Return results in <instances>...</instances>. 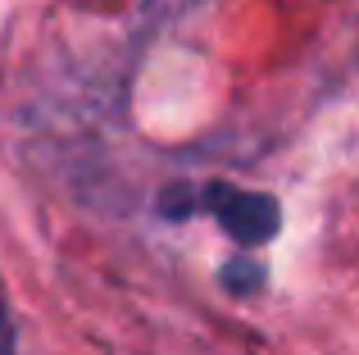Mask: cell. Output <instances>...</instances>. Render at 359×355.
I'll list each match as a JSON object with an SVG mask.
<instances>
[{
	"label": "cell",
	"mask_w": 359,
	"mask_h": 355,
	"mask_svg": "<svg viewBox=\"0 0 359 355\" xmlns=\"http://www.w3.org/2000/svg\"><path fill=\"white\" fill-rule=\"evenodd\" d=\"M0 355H18V342H14V319H9L5 301H0Z\"/></svg>",
	"instance_id": "cell-3"
},
{
	"label": "cell",
	"mask_w": 359,
	"mask_h": 355,
	"mask_svg": "<svg viewBox=\"0 0 359 355\" xmlns=\"http://www.w3.org/2000/svg\"><path fill=\"white\" fill-rule=\"evenodd\" d=\"M159 214L164 219H191V214H210L241 250L269 246L282 228V205L269 192H245L232 182H205V187H164L159 196Z\"/></svg>",
	"instance_id": "cell-1"
},
{
	"label": "cell",
	"mask_w": 359,
	"mask_h": 355,
	"mask_svg": "<svg viewBox=\"0 0 359 355\" xmlns=\"http://www.w3.org/2000/svg\"><path fill=\"white\" fill-rule=\"evenodd\" d=\"M264 264L259 260H250V255H232L228 264L219 269V283L228 287L232 296H255V292H264Z\"/></svg>",
	"instance_id": "cell-2"
}]
</instances>
